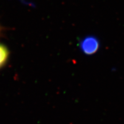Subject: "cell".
<instances>
[{
  "label": "cell",
  "instance_id": "obj_1",
  "mask_svg": "<svg viewBox=\"0 0 124 124\" xmlns=\"http://www.w3.org/2000/svg\"><path fill=\"white\" fill-rule=\"evenodd\" d=\"M100 46L97 38L93 36H88L83 39L80 44V47L82 52L87 55L95 54Z\"/></svg>",
  "mask_w": 124,
  "mask_h": 124
},
{
  "label": "cell",
  "instance_id": "obj_3",
  "mask_svg": "<svg viewBox=\"0 0 124 124\" xmlns=\"http://www.w3.org/2000/svg\"><path fill=\"white\" fill-rule=\"evenodd\" d=\"M8 29L2 26V25L0 24V38H3L5 36L6 32H7Z\"/></svg>",
  "mask_w": 124,
  "mask_h": 124
},
{
  "label": "cell",
  "instance_id": "obj_2",
  "mask_svg": "<svg viewBox=\"0 0 124 124\" xmlns=\"http://www.w3.org/2000/svg\"><path fill=\"white\" fill-rule=\"evenodd\" d=\"M10 57L9 48L4 43H0V70L7 65Z\"/></svg>",
  "mask_w": 124,
  "mask_h": 124
}]
</instances>
